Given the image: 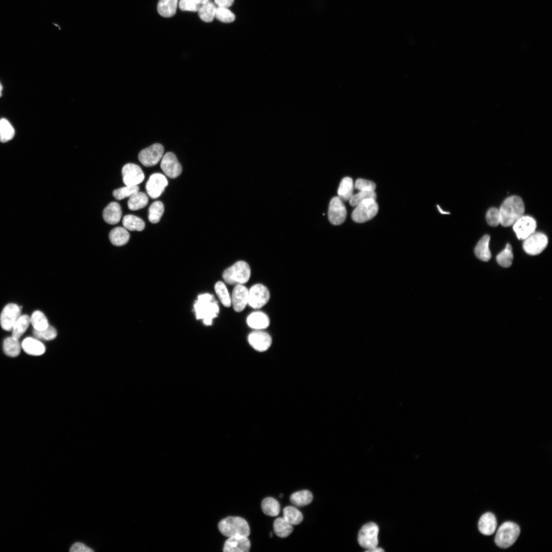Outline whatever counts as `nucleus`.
Masks as SVG:
<instances>
[{
    "label": "nucleus",
    "instance_id": "1",
    "mask_svg": "<svg viewBox=\"0 0 552 552\" xmlns=\"http://www.w3.org/2000/svg\"><path fill=\"white\" fill-rule=\"evenodd\" d=\"M525 211V205L520 197L512 196L507 198L499 209L500 224L505 227L513 225L524 216Z\"/></svg>",
    "mask_w": 552,
    "mask_h": 552
},
{
    "label": "nucleus",
    "instance_id": "2",
    "mask_svg": "<svg viewBox=\"0 0 552 552\" xmlns=\"http://www.w3.org/2000/svg\"><path fill=\"white\" fill-rule=\"evenodd\" d=\"M194 308L197 319L203 320L206 326L212 325L213 320L217 317L220 311L218 303L209 294L200 295Z\"/></svg>",
    "mask_w": 552,
    "mask_h": 552
},
{
    "label": "nucleus",
    "instance_id": "3",
    "mask_svg": "<svg viewBox=\"0 0 552 552\" xmlns=\"http://www.w3.org/2000/svg\"><path fill=\"white\" fill-rule=\"evenodd\" d=\"M221 534L227 537L243 536L249 537L250 526L244 519L238 517H229L222 520L219 524Z\"/></svg>",
    "mask_w": 552,
    "mask_h": 552
},
{
    "label": "nucleus",
    "instance_id": "4",
    "mask_svg": "<svg viewBox=\"0 0 552 552\" xmlns=\"http://www.w3.org/2000/svg\"><path fill=\"white\" fill-rule=\"evenodd\" d=\"M251 274L249 265L245 261H239L226 269L222 274V277L227 284L242 285L249 281Z\"/></svg>",
    "mask_w": 552,
    "mask_h": 552
},
{
    "label": "nucleus",
    "instance_id": "5",
    "mask_svg": "<svg viewBox=\"0 0 552 552\" xmlns=\"http://www.w3.org/2000/svg\"><path fill=\"white\" fill-rule=\"evenodd\" d=\"M520 533V528L517 524L505 522L499 528L495 538V543L502 549L508 548L516 543Z\"/></svg>",
    "mask_w": 552,
    "mask_h": 552
},
{
    "label": "nucleus",
    "instance_id": "6",
    "mask_svg": "<svg viewBox=\"0 0 552 552\" xmlns=\"http://www.w3.org/2000/svg\"><path fill=\"white\" fill-rule=\"evenodd\" d=\"M378 212V206L375 200L368 199L356 206L352 214V220L357 223L365 222L374 218Z\"/></svg>",
    "mask_w": 552,
    "mask_h": 552
},
{
    "label": "nucleus",
    "instance_id": "7",
    "mask_svg": "<svg viewBox=\"0 0 552 552\" xmlns=\"http://www.w3.org/2000/svg\"><path fill=\"white\" fill-rule=\"evenodd\" d=\"M379 527L374 523H369L363 526L359 532L358 542L365 549L377 547L378 544Z\"/></svg>",
    "mask_w": 552,
    "mask_h": 552
},
{
    "label": "nucleus",
    "instance_id": "8",
    "mask_svg": "<svg viewBox=\"0 0 552 552\" xmlns=\"http://www.w3.org/2000/svg\"><path fill=\"white\" fill-rule=\"evenodd\" d=\"M523 249L530 255L536 256L542 253L548 244L547 236L541 232H535L524 240Z\"/></svg>",
    "mask_w": 552,
    "mask_h": 552
},
{
    "label": "nucleus",
    "instance_id": "9",
    "mask_svg": "<svg viewBox=\"0 0 552 552\" xmlns=\"http://www.w3.org/2000/svg\"><path fill=\"white\" fill-rule=\"evenodd\" d=\"M164 153L163 145L156 143L142 150L138 156L139 160L145 167H153L162 159Z\"/></svg>",
    "mask_w": 552,
    "mask_h": 552
},
{
    "label": "nucleus",
    "instance_id": "10",
    "mask_svg": "<svg viewBox=\"0 0 552 552\" xmlns=\"http://www.w3.org/2000/svg\"><path fill=\"white\" fill-rule=\"evenodd\" d=\"M270 293L267 288L261 284H257L249 291V305L254 309H260L268 303Z\"/></svg>",
    "mask_w": 552,
    "mask_h": 552
},
{
    "label": "nucleus",
    "instance_id": "11",
    "mask_svg": "<svg viewBox=\"0 0 552 552\" xmlns=\"http://www.w3.org/2000/svg\"><path fill=\"white\" fill-rule=\"evenodd\" d=\"M21 316V310L20 307L13 303L7 304L0 316V323L2 328L7 331H11Z\"/></svg>",
    "mask_w": 552,
    "mask_h": 552
},
{
    "label": "nucleus",
    "instance_id": "12",
    "mask_svg": "<svg viewBox=\"0 0 552 552\" xmlns=\"http://www.w3.org/2000/svg\"><path fill=\"white\" fill-rule=\"evenodd\" d=\"M123 181L126 186H136L144 180L145 176L141 167L138 165L128 163L122 170Z\"/></svg>",
    "mask_w": 552,
    "mask_h": 552
},
{
    "label": "nucleus",
    "instance_id": "13",
    "mask_svg": "<svg viewBox=\"0 0 552 552\" xmlns=\"http://www.w3.org/2000/svg\"><path fill=\"white\" fill-rule=\"evenodd\" d=\"M513 225L518 239L524 240L536 232L537 223L534 218L523 216Z\"/></svg>",
    "mask_w": 552,
    "mask_h": 552
},
{
    "label": "nucleus",
    "instance_id": "14",
    "mask_svg": "<svg viewBox=\"0 0 552 552\" xmlns=\"http://www.w3.org/2000/svg\"><path fill=\"white\" fill-rule=\"evenodd\" d=\"M168 183L167 179L162 174L156 173L151 175L146 185L147 194L152 199L158 198L164 192Z\"/></svg>",
    "mask_w": 552,
    "mask_h": 552
},
{
    "label": "nucleus",
    "instance_id": "15",
    "mask_svg": "<svg viewBox=\"0 0 552 552\" xmlns=\"http://www.w3.org/2000/svg\"><path fill=\"white\" fill-rule=\"evenodd\" d=\"M347 211L343 202L338 197L333 198L331 201L329 209V219L333 225H340L346 219Z\"/></svg>",
    "mask_w": 552,
    "mask_h": 552
},
{
    "label": "nucleus",
    "instance_id": "16",
    "mask_svg": "<svg viewBox=\"0 0 552 552\" xmlns=\"http://www.w3.org/2000/svg\"><path fill=\"white\" fill-rule=\"evenodd\" d=\"M161 160V167L167 177L176 179L181 174L182 166L174 153L168 152Z\"/></svg>",
    "mask_w": 552,
    "mask_h": 552
},
{
    "label": "nucleus",
    "instance_id": "17",
    "mask_svg": "<svg viewBox=\"0 0 552 552\" xmlns=\"http://www.w3.org/2000/svg\"><path fill=\"white\" fill-rule=\"evenodd\" d=\"M228 539L224 543L223 551L224 552H248L251 548V543L248 537L235 536Z\"/></svg>",
    "mask_w": 552,
    "mask_h": 552
},
{
    "label": "nucleus",
    "instance_id": "18",
    "mask_svg": "<svg viewBox=\"0 0 552 552\" xmlns=\"http://www.w3.org/2000/svg\"><path fill=\"white\" fill-rule=\"evenodd\" d=\"M248 341L250 345L256 351L263 352L271 346L272 339L267 333L256 331L250 334Z\"/></svg>",
    "mask_w": 552,
    "mask_h": 552
},
{
    "label": "nucleus",
    "instance_id": "19",
    "mask_svg": "<svg viewBox=\"0 0 552 552\" xmlns=\"http://www.w3.org/2000/svg\"><path fill=\"white\" fill-rule=\"evenodd\" d=\"M231 302L236 312L243 311L249 302V290L242 284L237 285L233 292Z\"/></svg>",
    "mask_w": 552,
    "mask_h": 552
},
{
    "label": "nucleus",
    "instance_id": "20",
    "mask_svg": "<svg viewBox=\"0 0 552 552\" xmlns=\"http://www.w3.org/2000/svg\"><path fill=\"white\" fill-rule=\"evenodd\" d=\"M478 527L482 534L487 536L492 535L497 527L496 517L490 512L485 513L480 519Z\"/></svg>",
    "mask_w": 552,
    "mask_h": 552
},
{
    "label": "nucleus",
    "instance_id": "21",
    "mask_svg": "<svg viewBox=\"0 0 552 552\" xmlns=\"http://www.w3.org/2000/svg\"><path fill=\"white\" fill-rule=\"evenodd\" d=\"M122 215L121 208L116 202H112L104 209L103 218L110 224H116L119 222Z\"/></svg>",
    "mask_w": 552,
    "mask_h": 552
},
{
    "label": "nucleus",
    "instance_id": "22",
    "mask_svg": "<svg viewBox=\"0 0 552 552\" xmlns=\"http://www.w3.org/2000/svg\"><path fill=\"white\" fill-rule=\"evenodd\" d=\"M21 345L24 351L30 355H42L46 351L45 345L37 338L27 337L24 339Z\"/></svg>",
    "mask_w": 552,
    "mask_h": 552
},
{
    "label": "nucleus",
    "instance_id": "23",
    "mask_svg": "<svg viewBox=\"0 0 552 552\" xmlns=\"http://www.w3.org/2000/svg\"><path fill=\"white\" fill-rule=\"evenodd\" d=\"M270 319L267 315L260 312H254L247 318V324L252 329L264 330L270 326Z\"/></svg>",
    "mask_w": 552,
    "mask_h": 552
},
{
    "label": "nucleus",
    "instance_id": "24",
    "mask_svg": "<svg viewBox=\"0 0 552 552\" xmlns=\"http://www.w3.org/2000/svg\"><path fill=\"white\" fill-rule=\"evenodd\" d=\"M490 237L489 235L484 236L476 245L474 253L476 257L480 260L487 262L491 258V253L489 249V241Z\"/></svg>",
    "mask_w": 552,
    "mask_h": 552
},
{
    "label": "nucleus",
    "instance_id": "25",
    "mask_svg": "<svg viewBox=\"0 0 552 552\" xmlns=\"http://www.w3.org/2000/svg\"><path fill=\"white\" fill-rule=\"evenodd\" d=\"M130 235L124 227L114 228L110 233L109 239L111 243L117 246L126 244L129 241Z\"/></svg>",
    "mask_w": 552,
    "mask_h": 552
},
{
    "label": "nucleus",
    "instance_id": "26",
    "mask_svg": "<svg viewBox=\"0 0 552 552\" xmlns=\"http://www.w3.org/2000/svg\"><path fill=\"white\" fill-rule=\"evenodd\" d=\"M179 0H159L157 5L158 13L165 17H170L175 15Z\"/></svg>",
    "mask_w": 552,
    "mask_h": 552
},
{
    "label": "nucleus",
    "instance_id": "27",
    "mask_svg": "<svg viewBox=\"0 0 552 552\" xmlns=\"http://www.w3.org/2000/svg\"><path fill=\"white\" fill-rule=\"evenodd\" d=\"M217 9V6L215 2L209 0L201 5L198 11L199 16L202 21L206 23L212 22L215 17Z\"/></svg>",
    "mask_w": 552,
    "mask_h": 552
},
{
    "label": "nucleus",
    "instance_id": "28",
    "mask_svg": "<svg viewBox=\"0 0 552 552\" xmlns=\"http://www.w3.org/2000/svg\"><path fill=\"white\" fill-rule=\"evenodd\" d=\"M275 534L280 538H286L290 536L293 531V525L283 518L277 519L273 525Z\"/></svg>",
    "mask_w": 552,
    "mask_h": 552
},
{
    "label": "nucleus",
    "instance_id": "29",
    "mask_svg": "<svg viewBox=\"0 0 552 552\" xmlns=\"http://www.w3.org/2000/svg\"><path fill=\"white\" fill-rule=\"evenodd\" d=\"M353 180L351 178L346 177L342 179L338 189V198L342 201H349L353 196Z\"/></svg>",
    "mask_w": 552,
    "mask_h": 552
},
{
    "label": "nucleus",
    "instance_id": "30",
    "mask_svg": "<svg viewBox=\"0 0 552 552\" xmlns=\"http://www.w3.org/2000/svg\"><path fill=\"white\" fill-rule=\"evenodd\" d=\"M313 500L312 493L309 490H301L291 495L290 501L297 506L303 507L310 504Z\"/></svg>",
    "mask_w": 552,
    "mask_h": 552
},
{
    "label": "nucleus",
    "instance_id": "31",
    "mask_svg": "<svg viewBox=\"0 0 552 552\" xmlns=\"http://www.w3.org/2000/svg\"><path fill=\"white\" fill-rule=\"evenodd\" d=\"M148 203V198L142 192H137L132 195L127 202L129 210L136 211L145 207Z\"/></svg>",
    "mask_w": 552,
    "mask_h": 552
},
{
    "label": "nucleus",
    "instance_id": "32",
    "mask_svg": "<svg viewBox=\"0 0 552 552\" xmlns=\"http://www.w3.org/2000/svg\"><path fill=\"white\" fill-rule=\"evenodd\" d=\"M124 227L131 231H142L145 229V222L141 219L132 215L125 216L122 221Z\"/></svg>",
    "mask_w": 552,
    "mask_h": 552
},
{
    "label": "nucleus",
    "instance_id": "33",
    "mask_svg": "<svg viewBox=\"0 0 552 552\" xmlns=\"http://www.w3.org/2000/svg\"><path fill=\"white\" fill-rule=\"evenodd\" d=\"M261 509L265 515L270 517L278 516L281 510L279 503L271 497L266 498L262 501Z\"/></svg>",
    "mask_w": 552,
    "mask_h": 552
},
{
    "label": "nucleus",
    "instance_id": "34",
    "mask_svg": "<svg viewBox=\"0 0 552 552\" xmlns=\"http://www.w3.org/2000/svg\"><path fill=\"white\" fill-rule=\"evenodd\" d=\"M30 324V318L27 315L21 316L17 321L12 330V337L19 339L26 331Z\"/></svg>",
    "mask_w": 552,
    "mask_h": 552
},
{
    "label": "nucleus",
    "instance_id": "35",
    "mask_svg": "<svg viewBox=\"0 0 552 552\" xmlns=\"http://www.w3.org/2000/svg\"><path fill=\"white\" fill-rule=\"evenodd\" d=\"M21 347L18 340L12 336L6 338L3 342L4 352L10 357H14L20 354Z\"/></svg>",
    "mask_w": 552,
    "mask_h": 552
},
{
    "label": "nucleus",
    "instance_id": "36",
    "mask_svg": "<svg viewBox=\"0 0 552 552\" xmlns=\"http://www.w3.org/2000/svg\"><path fill=\"white\" fill-rule=\"evenodd\" d=\"M283 518L293 525L300 524L303 520L302 513L296 507L288 506L283 509Z\"/></svg>",
    "mask_w": 552,
    "mask_h": 552
},
{
    "label": "nucleus",
    "instance_id": "37",
    "mask_svg": "<svg viewBox=\"0 0 552 552\" xmlns=\"http://www.w3.org/2000/svg\"><path fill=\"white\" fill-rule=\"evenodd\" d=\"M164 206L161 201H156L152 204L149 208L148 220L153 223H158L164 214Z\"/></svg>",
    "mask_w": 552,
    "mask_h": 552
},
{
    "label": "nucleus",
    "instance_id": "38",
    "mask_svg": "<svg viewBox=\"0 0 552 552\" xmlns=\"http://www.w3.org/2000/svg\"><path fill=\"white\" fill-rule=\"evenodd\" d=\"M30 323L34 330L39 331L44 330L49 326L48 319L45 315L39 311H35L32 314L30 318Z\"/></svg>",
    "mask_w": 552,
    "mask_h": 552
},
{
    "label": "nucleus",
    "instance_id": "39",
    "mask_svg": "<svg viewBox=\"0 0 552 552\" xmlns=\"http://www.w3.org/2000/svg\"><path fill=\"white\" fill-rule=\"evenodd\" d=\"M216 293L222 303L226 308H230L231 306V299L225 285L221 281L217 282L215 287Z\"/></svg>",
    "mask_w": 552,
    "mask_h": 552
},
{
    "label": "nucleus",
    "instance_id": "40",
    "mask_svg": "<svg viewBox=\"0 0 552 552\" xmlns=\"http://www.w3.org/2000/svg\"><path fill=\"white\" fill-rule=\"evenodd\" d=\"M15 131L9 122L5 119L0 120V142L5 143L13 138Z\"/></svg>",
    "mask_w": 552,
    "mask_h": 552
},
{
    "label": "nucleus",
    "instance_id": "41",
    "mask_svg": "<svg viewBox=\"0 0 552 552\" xmlns=\"http://www.w3.org/2000/svg\"><path fill=\"white\" fill-rule=\"evenodd\" d=\"M513 260V254L512 246L508 243L505 249L497 256V261L502 267L507 268L511 266Z\"/></svg>",
    "mask_w": 552,
    "mask_h": 552
},
{
    "label": "nucleus",
    "instance_id": "42",
    "mask_svg": "<svg viewBox=\"0 0 552 552\" xmlns=\"http://www.w3.org/2000/svg\"><path fill=\"white\" fill-rule=\"evenodd\" d=\"M140 188L138 185L126 186L114 190L112 195L117 200H122L126 198H129L132 195L139 192Z\"/></svg>",
    "mask_w": 552,
    "mask_h": 552
},
{
    "label": "nucleus",
    "instance_id": "43",
    "mask_svg": "<svg viewBox=\"0 0 552 552\" xmlns=\"http://www.w3.org/2000/svg\"><path fill=\"white\" fill-rule=\"evenodd\" d=\"M376 195L374 191L360 192L357 194L353 195L349 201L351 206L356 207L365 200L368 199L376 200Z\"/></svg>",
    "mask_w": 552,
    "mask_h": 552
},
{
    "label": "nucleus",
    "instance_id": "44",
    "mask_svg": "<svg viewBox=\"0 0 552 552\" xmlns=\"http://www.w3.org/2000/svg\"><path fill=\"white\" fill-rule=\"evenodd\" d=\"M215 17L224 23H230L235 20V14L227 8L217 7Z\"/></svg>",
    "mask_w": 552,
    "mask_h": 552
},
{
    "label": "nucleus",
    "instance_id": "45",
    "mask_svg": "<svg viewBox=\"0 0 552 552\" xmlns=\"http://www.w3.org/2000/svg\"><path fill=\"white\" fill-rule=\"evenodd\" d=\"M33 333L36 338L44 340H53L56 338L57 334H58L56 330L50 326L43 331H39L34 330Z\"/></svg>",
    "mask_w": 552,
    "mask_h": 552
},
{
    "label": "nucleus",
    "instance_id": "46",
    "mask_svg": "<svg viewBox=\"0 0 552 552\" xmlns=\"http://www.w3.org/2000/svg\"><path fill=\"white\" fill-rule=\"evenodd\" d=\"M486 220L489 225L492 226H497L500 224V215L499 209L492 208L489 209L486 214Z\"/></svg>",
    "mask_w": 552,
    "mask_h": 552
},
{
    "label": "nucleus",
    "instance_id": "47",
    "mask_svg": "<svg viewBox=\"0 0 552 552\" xmlns=\"http://www.w3.org/2000/svg\"><path fill=\"white\" fill-rule=\"evenodd\" d=\"M376 187L374 182L364 179H358L355 184V188L360 192L374 191Z\"/></svg>",
    "mask_w": 552,
    "mask_h": 552
},
{
    "label": "nucleus",
    "instance_id": "48",
    "mask_svg": "<svg viewBox=\"0 0 552 552\" xmlns=\"http://www.w3.org/2000/svg\"><path fill=\"white\" fill-rule=\"evenodd\" d=\"M202 5L197 4L192 0H180L179 6L182 11L197 12Z\"/></svg>",
    "mask_w": 552,
    "mask_h": 552
},
{
    "label": "nucleus",
    "instance_id": "49",
    "mask_svg": "<svg viewBox=\"0 0 552 552\" xmlns=\"http://www.w3.org/2000/svg\"><path fill=\"white\" fill-rule=\"evenodd\" d=\"M70 552H91L94 551L91 548L88 547L84 544L80 542L74 543L70 549Z\"/></svg>",
    "mask_w": 552,
    "mask_h": 552
},
{
    "label": "nucleus",
    "instance_id": "50",
    "mask_svg": "<svg viewBox=\"0 0 552 552\" xmlns=\"http://www.w3.org/2000/svg\"><path fill=\"white\" fill-rule=\"evenodd\" d=\"M218 7L229 8L233 5L234 0H215Z\"/></svg>",
    "mask_w": 552,
    "mask_h": 552
},
{
    "label": "nucleus",
    "instance_id": "51",
    "mask_svg": "<svg viewBox=\"0 0 552 552\" xmlns=\"http://www.w3.org/2000/svg\"><path fill=\"white\" fill-rule=\"evenodd\" d=\"M384 551V550H383V549L377 547L367 549V550L366 551V552H382Z\"/></svg>",
    "mask_w": 552,
    "mask_h": 552
},
{
    "label": "nucleus",
    "instance_id": "52",
    "mask_svg": "<svg viewBox=\"0 0 552 552\" xmlns=\"http://www.w3.org/2000/svg\"><path fill=\"white\" fill-rule=\"evenodd\" d=\"M192 1L197 4L202 5L209 1V0H192Z\"/></svg>",
    "mask_w": 552,
    "mask_h": 552
},
{
    "label": "nucleus",
    "instance_id": "53",
    "mask_svg": "<svg viewBox=\"0 0 552 552\" xmlns=\"http://www.w3.org/2000/svg\"><path fill=\"white\" fill-rule=\"evenodd\" d=\"M437 207H438V208H439V211L441 213V214H444V215H446V214H448L449 215V213H448L444 212L439 206H437Z\"/></svg>",
    "mask_w": 552,
    "mask_h": 552
},
{
    "label": "nucleus",
    "instance_id": "54",
    "mask_svg": "<svg viewBox=\"0 0 552 552\" xmlns=\"http://www.w3.org/2000/svg\"><path fill=\"white\" fill-rule=\"evenodd\" d=\"M2 89H3L2 86L1 85V83H0V97H1L2 96Z\"/></svg>",
    "mask_w": 552,
    "mask_h": 552
},
{
    "label": "nucleus",
    "instance_id": "55",
    "mask_svg": "<svg viewBox=\"0 0 552 552\" xmlns=\"http://www.w3.org/2000/svg\"><path fill=\"white\" fill-rule=\"evenodd\" d=\"M283 494H280V498H283Z\"/></svg>",
    "mask_w": 552,
    "mask_h": 552
},
{
    "label": "nucleus",
    "instance_id": "56",
    "mask_svg": "<svg viewBox=\"0 0 552 552\" xmlns=\"http://www.w3.org/2000/svg\"><path fill=\"white\" fill-rule=\"evenodd\" d=\"M270 536H271V538H272V536H273L272 533H271Z\"/></svg>",
    "mask_w": 552,
    "mask_h": 552
}]
</instances>
